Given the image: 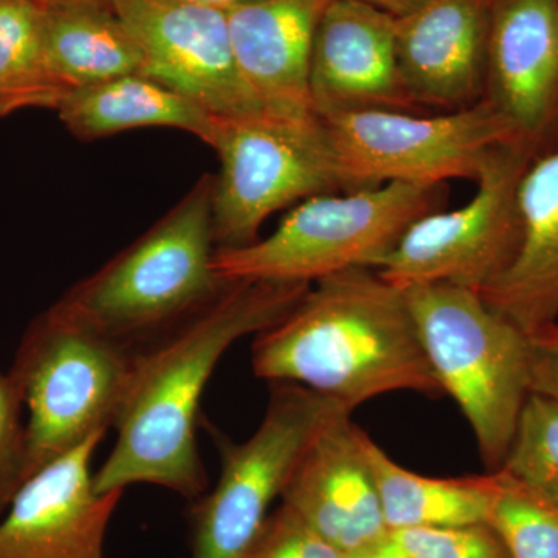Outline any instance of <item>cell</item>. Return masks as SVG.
I'll return each mask as SVG.
<instances>
[{
  "label": "cell",
  "instance_id": "6da1fadb",
  "mask_svg": "<svg viewBox=\"0 0 558 558\" xmlns=\"http://www.w3.org/2000/svg\"><path fill=\"white\" fill-rule=\"evenodd\" d=\"M306 282H230L204 310L132 352L117 442L94 473L98 494L153 484L194 501L207 490L197 449L201 399L231 344L295 307Z\"/></svg>",
  "mask_w": 558,
  "mask_h": 558
},
{
  "label": "cell",
  "instance_id": "7a4b0ae2",
  "mask_svg": "<svg viewBox=\"0 0 558 558\" xmlns=\"http://www.w3.org/2000/svg\"><path fill=\"white\" fill-rule=\"evenodd\" d=\"M253 373L310 388L354 411L389 392L444 396L405 290L373 269L314 282L288 315L256 333Z\"/></svg>",
  "mask_w": 558,
  "mask_h": 558
},
{
  "label": "cell",
  "instance_id": "3957f363",
  "mask_svg": "<svg viewBox=\"0 0 558 558\" xmlns=\"http://www.w3.org/2000/svg\"><path fill=\"white\" fill-rule=\"evenodd\" d=\"M213 191L215 175H202L156 226L51 307L130 351L204 310L230 284L213 270Z\"/></svg>",
  "mask_w": 558,
  "mask_h": 558
},
{
  "label": "cell",
  "instance_id": "277c9868",
  "mask_svg": "<svg viewBox=\"0 0 558 558\" xmlns=\"http://www.w3.org/2000/svg\"><path fill=\"white\" fill-rule=\"evenodd\" d=\"M405 295L444 395L468 418L487 468L498 470L531 395V337L476 290L427 284Z\"/></svg>",
  "mask_w": 558,
  "mask_h": 558
},
{
  "label": "cell",
  "instance_id": "5b68a950",
  "mask_svg": "<svg viewBox=\"0 0 558 558\" xmlns=\"http://www.w3.org/2000/svg\"><path fill=\"white\" fill-rule=\"evenodd\" d=\"M442 186L387 183L319 194L286 216L270 234L236 248H216L223 282H306L352 269L376 270L411 223L439 209Z\"/></svg>",
  "mask_w": 558,
  "mask_h": 558
},
{
  "label": "cell",
  "instance_id": "8992f818",
  "mask_svg": "<svg viewBox=\"0 0 558 558\" xmlns=\"http://www.w3.org/2000/svg\"><path fill=\"white\" fill-rule=\"evenodd\" d=\"M132 352L49 307L25 330L10 377L28 411L27 480L116 427Z\"/></svg>",
  "mask_w": 558,
  "mask_h": 558
},
{
  "label": "cell",
  "instance_id": "52a82bcc",
  "mask_svg": "<svg viewBox=\"0 0 558 558\" xmlns=\"http://www.w3.org/2000/svg\"><path fill=\"white\" fill-rule=\"evenodd\" d=\"M323 123L343 191L395 182L442 186L453 179L476 180L495 149L523 142L487 98L444 116L362 109Z\"/></svg>",
  "mask_w": 558,
  "mask_h": 558
},
{
  "label": "cell",
  "instance_id": "ba28073f",
  "mask_svg": "<svg viewBox=\"0 0 558 558\" xmlns=\"http://www.w3.org/2000/svg\"><path fill=\"white\" fill-rule=\"evenodd\" d=\"M271 385L258 429L245 442L218 438L220 475L193 501L190 558L244 556L315 436L333 417L352 413L301 385Z\"/></svg>",
  "mask_w": 558,
  "mask_h": 558
},
{
  "label": "cell",
  "instance_id": "9c48e42d",
  "mask_svg": "<svg viewBox=\"0 0 558 558\" xmlns=\"http://www.w3.org/2000/svg\"><path fill=\"white\" fill-rule=\"evenodd\" d=\"M209 146L220 163L213 191L216 248L253 244L278 209L341 190L328 130L318 117H218Z\"/></svg>",
  "mask_w": 558,
  "mask_h": 558
},
{
  "label": "cell",
  "instance_id": "30bf717a",
  "mask_svg": "<svg viewBox=\"0 0 558 558\" xmlns=\"http://www.w3.org/2000/svg\"><path fill=\"white\" fill-rule=\"evenodd\" d=\"M537 156L523 142L499 146L475 180L472 201L457 209H436L411 223L377 274L402 290L449 284L483 292L508 269L519 248L517 191Z\"/></svg>",
  "mask_w": 558,
  "mask_h": 558
},
{
  "label": "cell",
  "instance_id": "8fae6325",
  "mask_svg": "<svg viewBox=\"0 0 558 558\" xmlns=\"http://www.w3.org/2000/svg\"><path fill=\"white\" fill-rule=\"evenodd\" d=\"M137 39L142 75L220 119L264 116L242 78L227 10L178 0H112Z\"/></svg>",
  "mask_w": 558,
  "mask_h": 558
},
{
  "label": "cell",
  "instance_id": "7c38bea8",
  "mask_svg": "<svg viewBox=\"0 0 558 558\" xmlns=\"http://www.w3.org/2000/svg\"><path fill=\"white\" fill-rule=\"evenodd\" d=\"M105 435L31 476L0 519V558H102L123 490L98 494L92 458Z\"/></svg>",
  "mask_w": 558,
  "mask_h": 558
},
{
  "label": "cell",
  "instance_id": "4fadbf2b",
  "mask_svg": "<svg viewBox=\"0 0 558 558\" xmlns=\"http://www.w3.org/2000/svg\"><path fill=\"white\" fill-rule=\"evenodd\" d=\"M318 119L362 109H413L396 58V17L359 0H332L319 17L310 68Z\"/></svg>",
  "mask_w": 558,
  "mask_h": 558
},
{
  "label": "cell",
  "instance_id": "5bb4252c",
  "mask_svg": "<svg viewBox=\"0 0 558 558\" xmlns=\"http://www.w3.org/2000/svg\"><path fill=\"white\" fill-rule=\"evenodd\" d=\"M365 440L349 411L333 417L312 440L281 495L282 505L347 556L389 534Z\"/></svg>",
  "mask_w": 558,
  "mask_h": 558
},
{
  "label": "cell",
  "instance_id": "9a60e30c",
  "mask_svg": "<svg viewBox=\"0 0 558 558\" xmlns=\"http://www.w3.org/2000/svg\"><path fill=\"white\" fill-rule=\"evenodd\" d=\"M484 98L542 154L558 128V0H494Z\"/></svg>",
  "mask_w": 558,
  "mask_h": 558
},
{
  "label": "cell",
  "instance_id": "2e32d148",
  "mask_svg": "<svg viewBox=\"0 0 558 558\" xmlns=\"http://www.w3.org/2000/svg\"><path fill=\"white\" fill-rule=\"evenodd\" d=\"M494 0H432L396 20L400 80L414 105L462 109L486 92Z\"/></svg>",
  "mask_w": 558,
  "mask_h": 558
},
{
  "label": "cell",
  "instance_id": "e0dca14e",
  "mask_svg": "<svg viewBox=\"0 0 558 558\" xmlns=\"http://www.w3.org/2000/svg\"><path fill=\"white\" fill-rule=\"evenodd\" d=\"M332 0H253L229 13L234 57L260 108L275 119L317 117L310 68L319 17Z\"/></svg>",
  "mask_w": 558,
  "mask_h": 558
},
{
  "label": "cell",
  "instance_id": "ac0fdd59",
  "mask_svg": "<svg viewBox=\"0 0 558 558\" xmlns=\"http://www.w3.org/2000/svg\"><path fill=\"white\" fill-rule=\"evenodd\" d=\"M517 208L519 248L481 296L532 337L558 319V146L529 163L517 191Z\"/></svg>",
  "mask_w": 558,
  "mask_h": 558
},
{
  "label": "cell",
  "instance_id": "d6986e66",
  "mask_svg": "<svg viewBox=\"0 0 558 558\" xmlns=\"http://www.w3.org/2000/svg\"><path fill=\"white\" fill-rule=\"evenodd\" d=\"M57 112L70 134L84 142L140 128H171L190 132L209 146L218 120L142 73L70 90Z\"/></svg>",
  "mask_w": 558,
  "mask_h": 558
},
{
  "label": "cell",
  "instance_id": "ffe728a7",
  "mask_svg": "<svg viewBox=\"0 0 558 558\" xmlns=\"http://www.w3.org/2000/svg\"><path fill=\"white\" fill-rule=\"evenodd\" d=\"M44 33L51 72L65 94L143 72L137 39L112 7H44Z\"/></svg>",
  "mask_w": 558,
  "mask_h": 558
},
{
  "label": "cell",
  "instance_id": "44dd1931",
  "mask_svg": "<svg viewBox=\"0 0 558 558\" xmlns=\"http://www.w3.org/2000/svg\"><path fill=\"white\" fill-rule=\"evenodd\" d=\"M365 446L389 532L487 523L494 473L432 478L392 461L368 435Z\"/></svg>",
  "mask_w": 558,
  "mask_h": 558
},
{
  "label": "cell",
  "instance_id": "7402d4cb",
  "mask_svg": "<svg viewBox=\"0 0 558 558\" xmlns=\"http://www.w3.org/2000/svg\"><path fill=\"white\" fill-rule=\"evenodd\" d=\"M64 95L47 58L44 7L36 0H0V117L57 110Z\"/></svg>",
  "mask_w": 558,
  "mask_h": 558
},
{
  "label": "cell",
  "instance_id": "603a6c76",
  "mask_svg": "<svg viewBox=\"0 0 558 558\" xmlns=\"http://www.w3.org/2000/svg\"><path fill=\"white\" fill-rule=\"evenodd\" d=\"M487 523L510 558H558V509L532 494L505 470H494Z\"/></svg>",
  "mask_w": 558,
  "mask_h": 558
},
{
  "label": "cell",
  "instance_id": "cb8c5ba5",
  "mask_svg": "<svg viewBox=\"0 0 558 558\" xmlns=\"http://www.w3.org/2000/svg\"><path fill=\"white\" fill-rule=\"evenodd\" d=\"M501 470L558 509V403L529 395Z\"/></svg>",
  "mask_w": 558,
  "mask_h": 558
},
{
  "label": "cell",
  "instance_id": "d4e9b609",
  "mask_svg": "<svg viewBox=\"0 0 558 558\" xmlns=\"http://www.w3.org/2000/svg\"><path fill=\"white\" fill-rule=\"evenodd\" d=\"M411 558H510L488 523L389 532Z\"/></svg>",
  "mask_w": 558,
  "mask_h": 558
},
{
  "label": "cell",
  "instance_id": "484cf974",
  "mask_svg": "<svg viewBox=\"0 0 558 558\" xmlns=\"http://www.w3.org/2000/svg\"><path fill=\"white\" fill-rule=\"evenodd\" d=\"M241 558H348L288 506H279L267 517L252 545Z\"/></svg>",
  "mask_w": 558,
  "mask_h": 558
},
{
  "label": "cell",
  "instance_id": "4316f807",
  "mask_svg": "<svg viewBox=\"0 0 558 558\" xmlns=\"http://www.w3.org/2000/svg\"><path fill=\"white\" fill-rule=\"evenodd\" d=\"M24 403L10 374L0 373V519L27 481Z\"/></svg>",
  "mask_w": 558,
  "mask_h": 558
},
{
  "label": "cell",
  "instance_id": "83f0119b",
  "mask_svg": "<svg viewBox=\"0 0 558 558\" xmlns=\"http://www.w3.org/2000/svg\"><path fill=\"white\" fill-rule=\"evenodd\" d=\"M531 395L558 403V332L553 325L531 337Z\"/></svg>",
  "mask_w": 558,
  "mask_h": 558
},
{
  "label": "cell",
  "instance_id": "f1b7e54d",
  "mask_svg": "<svg viewBox=\"0 0 558 558\" xmlns=\"http://www.w3.org/2000/svg\"><path fill=\"white\" fill-rule=\"evenodd\" d=\"M348 558H411L398 539L388 534L380 542L374 543L368 548L357 550V553L349 554Z\"/></svg>",
  "mask_w": 558,
  "mask_h": 558
},
{
  "label": "cell",
  "instance_id": "f546056e",
  "mask_svg": "<svg viewBox=\"0 0 558 558\" xmlns=\"http://www.w3.org/2000/svg\"><path fill=\"white\" fill-rule=\"evenodd\" d=\"M359 2L385 11V13L391 14L398 20V17L407 16V14L413 13L421 7L427 5L432 0H359Z\"/></svg>",
  "mask_w": 558,
  "mask_h": 558
},
{
  "label": "cell",
  "instance_id": "4dcf8cb0",
  "mask_svg": "<svg viewBox=\"0 0 558 558\" xmlns=\"http://www.w3.org/2000/svg\"><path fill=\"white\" fill-rule=\"evenodd\" d=\"M178 2L196 3V5L213 7V9L231 10L253 0H178Z\"/></svg>",
  "mask_w": 558,
  "mask_h": 558
},
{
  "label": "cell",
  "instance_id": "1f68e13d",
  "mask_svg": "<svg viewBox=\"0 0 558 558\" xmlns=\"http://www.w3.org/2000/svg\"><path fill=\"white\" fill-rule=\"evenodd\" d=\"M43 7L69 5V3H97V5L112 7V0H36Z\"/></svg>",
  "mask_w": 558,
  "mask_h": 558
},
{
  "label": "cell",
  "instance_id": "d6a6232c",
  "mask_svg": "<svg viewBox=\"0 0 558 558\" xmlns=\"http://www.w3.org/2000/svg\"><path fill=\"white\" fill-rule=\"evenodd\" d=\"M554 328H556L557 332H558V322L557 323H554Z\"/></svg>",
  "mask_w": 558,
  "mask_h": 558
}]
</instances>
